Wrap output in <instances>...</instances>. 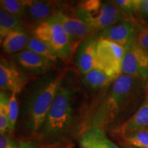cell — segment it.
<instances>
[{"mask_svg": "<svg viewBox=\"0 0 148 148\" xmlns=\"http://www.w3.org/2000/svg\"><path fill=\"white\" fill-rule=\"evenodd\" d=\"M54 17L61 24L69 36L74 49L79 46L82 40L88 39L87 37L92 32L80 19L66 15L60 11L55 14Z\"/></svg>", "mask_w": 148, "mask_h": 148, "instance_id": "obj_8", "label": "cell"}, {"mask_svg": "<svg viewBox=\"0 0 148 148\" xmlns=\"http://www.w3.org/2000/svg\"><path fill=\"white\" fill-rule=\"evenodd\" d=\"M97 38H89L79 45L76 53V64L79 71L86 75L95 68Z\"/></svg>", "mask_w": 148, "mask_h": 148, "instance_id": "obj_12", "label": "cell"}, {"mask_svg": "<svg viewBox=\"0 0 148 148\" xmlns=\"http://www.w3.org/2000/svg\"><path fill=\"white\" fill-rule=\"evenodd\" d=\"M123 138L130 146L136 148H148V129L125 134Z\"/></svg>", "mask_w": 148, "mask_h": 148, "instance_id": "obj_20", "label": "cell"}, {"mask_svg": "<svg viewBox=\"0 0 148 148\" xmlns=\"http://www.w3.org/2000/svg\"><path fill=\"white\" fill-rule=\"evenodd\" d=\"M81 148H101L95 127H91L82 135L79 139Z\"/></svg>", "mask_w": 148, "mask_h": 148, "instance_id": "obj_22", "label": "cell"}, {"mask_svg": "<svg viewBox=\"0 0 148 148\" xmlns=\"http://www.w3.org/2000/svg\"><path fill=\"white\" fill-rule=\"evenodd\" d=\"M148 129V99H146L141 106L126 122L121 125L123 136L136 131Z\"/></svg>", "mask_w": 148, "mask_h": 148, "instance_id": "obj_14", "label": "cell"}, {"mask_svg": "<svg viewBox=\"0 0 148 148\" xmlns=\"http://www.w3.org/2000/svg\"><path fill=\"white\" fill-rule=\"evenodd\" d=\"M60 83V75L56 73L42 77L31 86L23 108L28 125L34 132L43 126Z\"/></svg>", "mask_w": 148, "mask_h": 148, "instance_id": "obj_2", "label": "cell"}, {"mask_svg": "<svg viewBox=\"0 0 148 148\" xmlns=\"http://www.w3.org/2000/svg\"><path fill=\"white\" fill-rule=\"evenodd\" d=\"M9 101L10 97L5 91L0 93V133L5 134L9 128Z\"/></svg>", "mask_w": 148, "mask_h": 148, "instance_id": "obj_19", "label": "cell"}, {"mask_svg": "<svg viewBox=\"0 0 148 148\" xmlns=\"http://www.w3.org/2000/svg\"><path fill=\"white\" fill-rule=\"evenodd\" d=\"M96 128V132L98 139H99V143H100L101 148H119L116 144L112 142L107 136L105 135L104 133L101 129Z\"/></svg>", "mask_w": 148, "mask_h": 148, "instance_id": "obj_26", "label": "cell"}, {"mask_svg": "<svg viewBox=\"0 0 148 148\" xmlns=\"http://www.w3.org/2000/svg\"><path fill=\"white\" fill-rule=\"evenodd\" d=\"M25 49L42 56L51 62L56 60L57 58H58L57 53L50 46L35 36L29 37Z\"/></svg>", "mask_w": 148, "mask_h": 148, "instance_id": "obj_17", "label": "cell"}, {"mask_svg": "<svg viewBox=\"0 0 148 148\" xmlns=\"http://www.w3.org/2000/svg\"><path fill=\"white\" fill-rule=\"evenodd\" d=\"M77 18L92 31H103L114 23L125 19V15L113 1L103 3L89 0L81 3L76 11Z\"/></svg>", "mask_w": 148, "mask_h": 148, "instance_id": "obj_4", "label": "cell"}, {"mask_svg": "<svg viewBox=\"0 0 148 148\" xmlns=\"http://www.w3.org/2000/svg\"><path fill=\"white\" fill-rule=\"evenodd\" d=\"M116 79L109 76L101 70L94 68L84 75L82 81L86 86L93 89H97L107 87L112 84Z\"/></svg>", "mask_w": 148, "mask_h": 148, "instance_id": "obj_16", "label": "cell"}, {"mask_svg": "<svg viewBox=\"0 0 148 148\" xmlns=\"http://www.w3.org/2000/svg\"><path fill=\"white\" fill-rule=\"evenodd\" d=\"M136 40L141 47L148 49V26L140 27L137 29Z\"/></svg>", "mask_w": 148, "mask_h": 148, "instance_id": "obj_25", "label": "cell"}, {"mask_svg": "<svg viewBox=\"0 0 148 148\" xmlns=\"http://www.w3.org/2000/svg\"><path fill=\"white\" fill-rule=\"evenodd\" d=\"M146 99H148V84H147V95H146Z\"/></svg>", "mask_w": 148, "mask_h": 148, "instance_id": "obj_30", "label": "cell"}, {"mask_svg": "<svg viewBox=\"0 0 148 148\" xmlns=\"http://www.w3.org/2000/svg\"><path fill=\"white\" fill-rule=\"evenodd\" d=\"M25 17L29 21L40 23L51 16L58 11H55L52 3L44 1H25Z\"/></svg>", "mask_w": 148, "mask_h": 148, "instance_id": "obj_13", "label": "cell"}, {"mask_svg": "<svg viewBox=\"0 0 148 148\" xmlns=\"http://www.w3.org/2000/svg\"><path fill=\"white\" fill-rule=\"evenodd\" d=\"M25 84V77L13 64L5 60L0 63V88L1 91L19 92Z\"/></svg>", "mask_w": 148, "mask_h": 148, "instance_id": "obj_10", "label": "cell"}, {"mask_svg": "<svg viewBox=\"0 0 148 148\" xmlns=\"http://www.w3.org/2000/svg\"><path fill=\"white\" fill-rule=\"evenodd\" d=\"M127 148H136V147H132V146L128 145V147H127Z\"/></svg>", "mask_w": 148, "mask_h": 148, "instance_id": "obj_31", "label": "cell"}, {"mask_svg": "<svg viewBox=\"0 0 148 148\" xmlns=\"http://www.w3.org/2000/svg\"><path fill=\"white\" fill-rule=\"evenodd\" d=\"M124 47L104 38H98L95 68L117 79L122 74Z\"/></svg>", "mask_w": 148, "mask_h": 148, "instance_id": "obj_6", "label": "cell"}, {"mask_svg": "<svg viewBox=\"0 0 148 148\" xmlns=\"http://www.w3.org/2000/svg\"><path fill=\"white\" fill-rule=\"evenodd\" d=\"M19 148H39L38 145L33 141H21Z\"/></svg>", "mask_w": 148, "mask_h": 148, "instance_id": "obj_28", "label": "cell"}, {"mask_svg": "<svg viewBox=\"0 0 148 148\" xmlns=\"http://www.w3.org/2000/svg\"><path fill=\"white\" fill-rule=\"evenodd\" d=\"M137 29L130 20L114 23L101 31L99 38L108 40L124 47L136 35Z\"/></svg>", "mask_w": 148, "mask_h": 148, "instance_id": "obj_9", "label": "cell"}, {"mask_svg": "<svg viewBox=\"0 0 148 148\" xmlns=\"http://www.w3.org/2000/svg\"><path fill=\"white\" fill-rule=\"evenodd\" d=\"M33 34L50 46L61 60L66 62L71 60L75 49L69 36L54 16L37 24Z\"/></svg>", "mask_w": 148, "mask_h": 148, "instance_id": "obj_5", "label": "cell"}, {"mask_svg": "<svg viewBox=\"0 0 148 148\" xmlns=\"http://www.w3.org/2000/svg\"><path fill=\"white\" fill-rule=\"evenodd\" d=\"M29 37L23 29L9 33L2 40V48L8 53H18L25 49Z\"/></svg>", "mask_w": 148, "mask_h": 148, "instance_id": "obj_15", "label": "cell"}, {"mask_svg": "<svg viewBox=\"0 0 148 148\" xmlns=\"http://www.w3.org/2000/svg\"><path fill=\"white\" fill-rule=\"evenodd\" d=\"M147 84L139 77L119 75L96 111V123L107 125L123 119L126 122V117L130 119L146 99Z\"/></svg>", "mask_w": 148, "mask_h": 148, "instance_id": "obj_1", "label": "cell"}, {"mask_svg": "<svg viewBox=\"0 0 148 148\" xmlns=\"http://www.w3.org/2000/svg\"><path fill=\"white\" fill-rule=\"evenodd\" d=\"M73 96V90L60 83L42 126L46 136L58 137L68 129L72 119Z\"/></svg>", "mask_w": 148, "mask_h": 148, "instance_id": "obj_3", "label": "cell"}, {"mask_svg": "<svg viewBox=\"0 0 148 148\" xmlns=\"http://www.w3.org/2000/svg\"><path fill=\"white\" fill-rule=\"evenodd\" d=\"M122 74L148 79V49L138 45L136 35L124 47Z\"/></svg>", "mask_w": 148, "mask_h": 148, "instance_id": "obj_7", "label": "cell"}, {"mask_svg": "<svg viewBox=\"0 0 148 148\" xmlns=\"http://www.w3.org/2000/svg\"><path fill=\"white\" fill-rule=\"evenodd\" d=\"M140 11L142 13L145 14L146 16H148V0L142 1L141 7H140Z\"/></svg>", "mask_w": 148, "mask_h": 148, "instance_id": "obj_29", "label": "cell"}, {"mask_svg": "<svg viewBox=\"0 0 148 148\" xmlns=\"http://www.w3.org/2000/svg\"><path fill=\"white\" fill-rule=\"evenodd\" d=\"M14 60L23 69L33 73H43L50 68L51 61L27 49L14 55Z\"/></svg>", "mask_w": 148, "mask_h": 148, "instance_id": "obj_11", "label": "cell"}, {"mask_svg": "<svg viewBox=\"0 0 148 148\" xmlns=\"http://www.w3.org/2000/svg\"><path fill=\"white\" fill-rule=\"evenodd\" d=\"M142 1L140 0H116L113 2L123 14H132L140 10Z\"/></svg>", "mask_w": 148, "mask_h": 148, "instance_id": "obj_24", "label": "cell"}, {"mask_svg": "<svg viewBox=\"0 0 148 148\" xmlns=\"http://www.w3.org/2000/svg\"><path fill=\"white\" fill-rule=\"evenodd\" d=\"M0 148H17V146L10 136L5 133L0 134Z\"/></svg>", "mask_w": 148, "mask_h": 148, "instance_id": "obj_27", "label": "cell"}, {"mask_svg": "<svg viewBox=\"0 0 148 148\" xmlns=\"http://www.w3.org/2000/svg\"><path fill=\"white\" fill-rule=\"evenodd\" d=\"M21 29V18L0 9V35L1 41L9 33Z\"/></svg>", "mask_w": 148, "mask_h": 148, "instance_id": "obj_18", "label": "cell"}, {"mask_svg": "<svg viewBox=\"0 0 148 148\" xmlns=\"http://www.w3.org/2000/svg\"><path fill=\"white\" fill-rule=\"evenodd\" d=\"M16 92H13L10 96L9 101V128L8 132L12 133L15 128L16 121L18 116V103L16 98Z\"/></svg>", "mask_w": 148, "mask_h": 148, "instance_id": "obj_23", "label": "cell"}, {"mask_svg": "<svg viewBox=\"0 0 148 148\" xmlns=\"http://www.w3.org/2000/svg\"><path fill=\"white\" fill-rule=\"evenodd\" d=\"M1 9L16 17L21 18L25 15V1L18 0H1Z\"/></svg>", "mask_w": 148, "mask_h": 148, "instance_id": "obj_21", "label": "cell"}]
</instances>
